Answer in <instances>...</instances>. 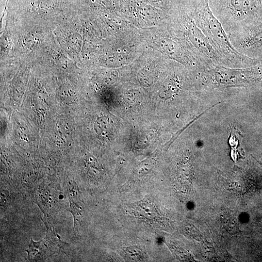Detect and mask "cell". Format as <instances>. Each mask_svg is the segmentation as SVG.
Here are the masks:
<instances>
[{
  "label": "cell",
  "mask_w": 262,
  "mask_h": 262,
  "mask_svg": "<svg viewBox=\"0 0 262 262\" xmlns=\"http://www.w3.org/2000/svg\"><path fill=\"white\" fill-rule=\"evenodd\" d=\"M191 9L195 23L221 58L224 66L246 67L262 62L243 55L233 47L221 23L213 14L208 0H193Z\"/></svg>",
  "instance_id": "cell-1"
},
{
  "label": "cell",
  "mask_w": 262,
  "mask_h": 262,
  "mask_svg": "<svg viewBox=\"0 0 262 262\" xmlns=\"http://www.w3.org/2000/svg\"><path fill=\"white\" fill-rule=\"evenodd\" d=\"M203 85L216 88H261L262 62L250 66L232 68L218 65L198 71Z\"/></svg>",
  "instance_id": "cell-2"
},
{
  "label": "cell",
  "mask_w": 262,
  "mask_h": 262,
  "mask_svg": "<svg viewBox=\"0 0 262 262\" xmlns=\"http://www.w3.org/2000/svg\"><path fill=\"white\" fill-rule=\"evenodd\" d=\"M208 2L227 34L261 21L258 0H208Z\"/></svg>",
  "instance_id": "cell-3"
},
{
  "label": "cell",
  "mask_w": 262,
  "mask_h": 262,
  "mask_svg": "<svg viewBox=\"0 0 262 262\" xmlns=\"http://www.w3.org/2000/svg\"><path fill=\"white\" fill-rule=\"evenodd\" d=\"M228 35L231 44L239 52L262 61V21L246 25Z\"/></svg>",
  "instance_id": "cell-4"
},
{
  "label": "cell",
  "mask_w": 262,
  "mask_h": 262,
  "mask_svg": "<svg viewBox=\"0 0 262 262\" xmlns=\"http://www.w3.org/2000/svg\"><path fill=\"white\" fill-rule=\"evenodd\" d=\"M65 242L57 237L52 227L47 226L46 237L42 240L34 242L32 239L26 251L30 261H43L60 251Z\"/></svg>",
  "instance_id": "cell-5"
},
{
  "label": "cell",
  "mask_w": 262,
  "mask_h": 262,
  "mask_svg": "<svg viewBox=\"0 0 262 262\" xmlns=\"http://www.w3.org/2000/svg\"><path fill=\"white\" fill-rule=\"evenodd\" d=\"M134 207L137 213L146 219L154 220L159 218V213L155 206L147 200L138 202Z\"/></svg>",
  "instance_id": "cell-6"
},
{
  "label": "cell",
  "mask_w": 262,
  "mask_h": 262,
  "mask_svg": "<svg viewBox=\"0 0 262 262\" xmlns=\"http://www.w3.org/2000/svg\"><path fill=\"white\" fill-rule=\"evenodd\" d=\"M114 127V123L112 119L105 116L98 117L94 125L96 133L102 137H107L111 134Z\"/></svg>",
  "instance_id": "cell-7"
},
{
  "label": "cell",
  "mask_w": 262,
  "mask_h": 262,
  "mask_svg": "<svg viewBox=\"0 0 262 262\" xmlns=\"http://www.w3.org/2000/svg\"><path fill=\"white\" fill-rule=\"evenodd\" d=\"M123 253L126 260L131 262L146 261V253L140 247L136 246H127L123 248Z\"/></svg>",
  "instance_id": "cell-8"
},
{
  "label": "cell",
  "mask_w": 262,
  "mask_h": 262,
  "mask_svg": "<svg viewBox=\"0 0 262 262\" xmlns=\"http://www.w3.org/2000/svg\"><path fill=\"white\" fill-rule=\"evenodd\" d=\"M70 207L68 211L73 215L74 219V230H76L78 224H80L82 215L83 208L80 199L69 200Z\"/></svg>",
  "instance_id": "cell-9"
},
{
  "label": "cell",
  "mask_w": 262,
  "mask_h": 262,
  "mask_svg": "<svg viewBox=\"0 0 262 262\" xmlns=\"http://www.w3.org/2000/svg\"><path fill=\"white\" fill-rule=\"evenodd\" d=\"M241 139L240 132L235 128H232L229 139V144L232 148V155H234L235 152L237 154L242 151L241 146Z\"/></svg>",
  "instance_id": "cell-10"
},
{
  "label": "cell",
  "mask_w": 262,
  "mask_h": 262,
  "mask_svg": "<svg viewBox=\"0 0 262 262\" xmlns=\"http://www.w3.org/2000/svg\"><path fill=\"white\" fill-rule=\"evenodd\" d=\"M156 161L154 158H147L138 164L136 172L139 175H144L149 172L155 165Z\"/></svg>",
  "instance_id": "cell-11"
},
{
  "label": "cell",
  "mask_w": 262,
  "mask_h": 262,
  "mask_svg": "<svg viewBox=\"0 0 262 262\" xmlns=\"http://www.w3.org/2000/svg\"><path fill=\"white\" fill-rule=\"evenodd\" d=\"M67 194L69 199L80 198V192L78 187L74 181L71 180L67 184Z\"/></svg>",
  "instance_id": "cell-12"
},
{
  "label": "cell",
  "mask_w": 262,
  "mask_h": 262,
  "mask_svg": "<svg viewBox=\"0 0 262 262\" xmlns=\"http://www.w3.org/2000/svg\"><path fill=\"white\" fill-rule=\"evenodd\" d=\"M125 100L130 104L137 105L141 100V96L138 92H131L125 95Z\"/></svg>",
  "instance_id": "cell-13"
},
{
  "label": "cell",
  "mask_w": 262,
  "mask_h": 262,
  "mask_svg": "<svg viewBox=\"0 0 262 262\" xmlns=\"http://www.w3.org/2000/svg\"><path fill=\"white\" fill-rule=\"evenodd\" d=\"M260 10L261 20L262 21V0H258Z\"/></svg>",
  "instance_id": "cell-14"
}]
</instances>
